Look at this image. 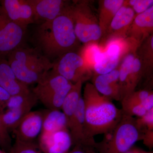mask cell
Returning a JSON list of instances; mask_svg holds the SVG:
<instances>
[{"instance_id": "cell-16", "label": "cell", "mask_w": 153, "mask_h": 153, "mask_svg": "<svg viewBox=\"0 0 153 153\" xmlns=\"http://www.w3.org/2000/svg\"><path fill=\"white\" fill-rule=\"evenodd\" d=\"M0 87L13 96L30 91L28 85L17 79L5 57L0 55Z\"/></svg>"}, {"instance_id": "cell-31", "label": "cell", "mask_w": 153, "mask_h": 153, "mask_svg": "<svg viewBox=\"0 0 153 153\" xmlns=\"http://www.w3.org/2000/svg\"><path fill=\"white\" fill-rule=\"evenodd\" d=\"M10 97L7 91L0 87V113L4 111L7 108V103Z\"/></svg>"}, {"instance_id": "cell-11", "label": "cell", "mask_w": 153, "mask_h": 153, "mask_svg": "<svg viewBox=\"0 0 153 153\" xmlns=\"http://www.w3.org/2000/svg\"><path fill=\"white\" fill-rule=\"evenodd\" d=\"M136 15L130 7L123 4L113 19L105 38V44L115 39L126 38L127 33Z\"/></svg>"}, {"instance_id": "cell-23", "label": "cell", "mask_w": 153, "mask_h": 153, "mask_svg": "<svg viewBox=\"0 0 153 153\" xmlns=\"http://www.w3.org/2000/svg\"><path fill=\"white\" fill-rule=\"evenodd\" d=\"M143 77L140 62L136 55L128 76L123 91L122 100L126 96L135 91L136 88Z\"/></svg>"}, {"instance_id": "cell-32", "label": "cell", "mask_w": 153, "mask_h": 153, "mask_svg": "<svg viewBox=\"0 0 153 153\" xmlns=\"http://www.w3.org/2000/svg\"><path fill=\"white\" fill-rule=\"evenodd\" d=\"M141 105L147 111L153 109V92L142 102Z\"/></svg>"}, {"instance_id": "cell-7", "label": "cell", "mask_w": 153, "mask_h": 153, "mask_svg": "<svg viewBox=\"0 0 153 153\" xmlns=\"http://www.w3.org/2000/svg\"><path fill=\"white\" fill-rule=\"evenodd\" d=\"M27 29L12 21L0 5V55L6 57L22 47Z\"/></svg>"}, {"instance_id": "cell-13", "label": "cell", "mask_w": 153, "mask_h": 153, "mask_svg": "<svg viewBox=\"0 0 153 153\" xmlns=\"http://www.w3.org/2000/svg\"><path fill=\"white\" fill-rule=\"evenodd\" d=\"M71 82L52 69L44 73L32 91L41 101Z\"/></svg>"}, {"instance_id": "cell-28", "label": "cell", "mask_w": 153, "mask_h": 153, "mask_svg": "<svg viewBox=\"0 0 153 153\" xmlns=\"http://www.w3.org/2000/svg\"><path fill=\"white\" fill-rule=\"evenodd\" d=\"M123 4L133 9L136 16L145 12L153 6V0H130L124 1Z\"/></svg>"}, {"instance_id": "cell-14", "label": "cell", "mask_w": 153, "mask_h": 153, "mask_svg": "<svg viewBox=\"0 0 153 153\" xmlns=\"http://www.w3.org/2000/svg\"><path fill=\"white\" fill-rule=\"evenodd\" d=\"M33 7L36 22L38 20L51 21L60 15L68 4L63 0H29Z\"/></svg>"}, {"instance_id": "cell-5", "label": "cell", "mask_w": 153, "mask_h": 153, "mask_svg": "<svg viewBox=\"0 0 153 153\" xmlns=\"http://www.w3.org/2000/svg\"><path fill=\"white\" fill-rule=\"evenodd\" d=\"M108 140V153H125L131 149L140 138V127L131 116L123 114Z\"/></svg>"}, {"instance_id": "cell-18", "label": "cell", "mask_w": 153, "mask_h": 153, "mask_svg": "<svg viewBox=\"0 0 153 153\" xmlns=\"http://www.w3.org/2000/svg\"><path fill=\"white\" fill-rule=\"evenodd\" d=\"M124 0L99 1V25L104 37L115 15L123 4Z\"/></svg>"}, {"instance_id": "cell-25", "label": "cell", "mask_w": 153, "mask_h": 153, "mask_svg": "<svg viewBox=\"0 0 153 153\" xmlns=\"http://www.w3.org/2000/svg\"><path fill=\"white\" fill-rule=\"evenodd\" d=\"M78 53L92 70L93 66L101 57L102 52L97 43H92L85 44Z\"/></svg>"}, {"instance_id": "cell-4", "label": "cell", "mask_w": 153, "mask_h": 153, "mask_svg": "<svg viewBox=\"0 0 153 153\" xmlns=\"http://www.w3.org/2000/svg\"><path fill=\"white\" fill-rule=\"evenodd\" d=\"M68 8L75 35L80 43H97L102 37L98 19L90 6V1H73Z\"/></svg>"}, {"instance_id": "cell-34", "label": "cell", "mask_w": 153, "mask_h": 153, "mask_svg": "<svg viewBox=\"0 0 153 153\" xmlns=\"http://www.w3.org/2000/svg\"><path fill=\"white\" fill-rule=\"evenodd\" d=\"M125 153H143L137 149H130Z\"/></svg>"}, {"instance_id": "cell-20", "label": "cell", "mask_w": 153, "mask_h": 153, "mask_svg": "<svg viewBox=\"0 0 153 153\" xmlns=\"http://www.w3.org/2000/svg\"><path fill=\"white\" fill-rule=\"evenodd\" d=\"M42 111L43 121L41 132L52 133L68 129V120L63 111L48 109Z\"/></svg>"}, {"instance_id": "cell-19", "label": "cell", "mask_w": 153, "mask_h": 153, "mask_svg": "<svg viewBox=\"0 0 153 153\" xmlns=\"http://www.w3.org/2000/svg\"><path fill=\"white\" fill-rule=\"evenodd\" d=\"M136 55L140 62L143 77L151 78L153 69V34L138 47Z\"/></svg>"}, {"instance_id": "cell-3", "label": "cell", "mask_w": 153, "mask_h": 153, "mask_svg": "<svg viewBox=\"0 0 153 153\" xmlns=\"http://www.w3.org/2000/svg\"><path fill=\"white\" fill-rule=\"evenodd\" d=\"M7 59L17 79L27 85L37 83L54 63L35 49L21 47L9 53Z\"/></svg>"}, {"instance_id": "cell-6", "label": "cell", "mask_w": 153, "mask_h": 153, "mask_svg": "<svg viewBox=\"0 0 153 153\" xmlns=\"http://www.w3.org/2000/svg\"><path fill=\"white\" fill-rule=\"evenodd\" d=\"M53 63L52 70L73 84L87 80L92 70L78 52L66 53Z\"/></svg>"}, {"instance_id": "cell-9", "label": "cell", "mask_w": 153, "mask_h": 153, "mask_svg": "<svg viewBox=\"0 0 153 153\" xmlns=\"http://www.w3.org/2000/svg\"><path fill=\"white\" fill-rule=\"evenodd\" d=\"M0 5L12 21L27 28L36 22L33 7L29 0H2Z\"/></svg>"}, {"instance_id": "cell-2", "label": "cell", "mask_w": 153, "mask_h": 153, "mask_svg": "<svg viewBox=\"0 0 153 153\" xmlns=\"http://www.w3.org/2000/svg\"><path fill=\"white\" fill-rule=\"evenodd\" d=\"M82 98L85 108V133L88 139L91 140L96 135L113 130L123 114L110 99L100 94L90 82L85 85Z\"/></svg>"}, {"instance_id": "cell-27", "label": "cell", "mask_w": 153, "mask_h": 153, "mask_svg": "<svg viewBox=\"0 0 153 153\" xmlns=\"http://www.w3.org/2000/svg\"><path fill=\"white\" fill-rule=\"evenodd\" d=\"M9 153H43L33 142H24L16 140Z\"/></svg>"}, {"instance_id": "cell-1", "label": "cell", "mask_w": 153, "mask_h": 153, "mask_svg": "<svg viewBox=\"0 0 153 153\" xmlns=\"http://www.w3.org/2000/svg\"><path fill=\"white\" fill-rule=\"evenodd\" d=\"M69 3L56 19L38 25L33 34L36 49L53 62L66 53L79 52L82 47L74 32Z\"/></svg>"}, {"instance_id": "cell-33", "label": "cell", "mask_w": 153, "mask_h": 153, "mask_svg": "<svg viewBox=\"0 0 153 153\" xmlns=\"http://www.w3.org/2000/svg\"><path fill=\"white\" fill-rule=\"evenodd\" d=\"M68 153H85L82 150L80 149L78 146H76L73 150L69 152Z\"/></svg>"}, {"instance_id": "cell-22", "label": "cell", "mask_w": 153, "mask_h": 153, "mask_svg": "<svg viewBox=\"0 0 153 153\" xmlns=\"http://www.w3.org/2000/svg\"><path fill=\"white\" fill-rule=\"evenodd\" d=\"M82 81L74 83L65 99L61 109L67 117L68 121L72 116L78 106L79 100L82 97Z\"/></svg>"}, {"instance_id": "cell-24", "label": "cell", "mask_w": 153, "mask_h": 153, "mask_svg": "<svg viewBox=\"0 0 153 153\" xmlns=\"http://www.w3.org/2000/svg\"><path fill=\"white\" fill-rule=\"evenodd\" d=\"M73 83L68 84L63 88L52 94L46 98L41 100L44 106L49 110H59L62 108L66 95L70 90Z\"/></svg>"}, {"instance_id": "cell-8", "label": "cell", "mask_w": 153, "mask_h": 153, "mask_svg": "<svg viewBox=\"0 0 153 153\" xmlns=\"http://www.w3.org/2000/svg\"><path fill=\"white\" fill-rule=\"evenodd\" d=\"M153 34V6L142 13L136 15L130 26L126 38L134 49Z\"/></svg>"}, {"instance_id": "cell-15", "label": "cell", "mask_w": 153, "mask_h": 153, "mask_svg": "<svg viewBox=\"0 0 153 153\" xmlns=\"http://www.w3.org/2000/svg\"><path fill=\"white\" fill-rule=\"evenodd\" d=\"M118 67L107 74L96 75L93 85L102 95L117 100L122 99L120 85L119 83Z\"/></svg>"}, {"instance_id": "cell-29", "label": "cell", "mask_w": 153, "mask_h": 153, "mask_svg": "<svg viewBox=\"0 0 153 153\" xmlns=\"http://www.w3.org/2000/svg\"><path fill=\"white\" fill-rule=\"evenodd\" d=\"M0 139L4 144L7 150L10 151L12 145H11V138L10 133L2 123L0 119Z\"/></svg>"}, {"instance_id": "cell-26", "label": "cell", "mask_w": 153, "mask_h": 153, "mask_svg": "<svg viewBox=\"0 0 153 153\" xmlns=\"http://www.w3.org/2000/svg\"><path fill=\"white\" fill-rule=\"evenodd\" d=\"M38 99L33 91H30L26 93L11 96L7 103V109H13L33 105H35Z\"/></svg>"}, {"instance_id": "cell-21", "label": "cell", "mask_w": 153, "mask_h": 153, "mask_svg": "<svg viewBox=\"0 0 153 153\" xmlns=\"http://www.w3.org/2000/svg\"><path fill=\"white\" fill-rule=\"evenodd\" d=\"M33 105L7 109L0 113V119L8 131L13 132L34 107Z\"/></svg>"}, {"instance_id": "cell-35", "label": "cell", "mask_w": 153, "mask_h": 153, "mask_svg": "<svg viewBox=\"0 0 153 153\" xmlns=\"http://www.w3.org/2000/svg\"><path fill=\"white\" fill-rule=\"evenodd\" d=\"M0 146L2 148L4 151L7 150L4 144V143L1 140V139H0Z\"/></svg>"}, {"instance_id": "cell-17", "label": "cell", "mask_w": 153, "mask_h": 153, "mask_svg": "<svg viewBox=\"0 0 153 153\" xmlns=\"http://www.w3.org/2000/svg\"><path fill=\"white\" fill-rule=\"evenodd\" d=\"M68 128L72 143L80 144L88 140L85 133V108L82 97L74 114L68 121Z\"/></svg>"}, {"instance_id": "cell-36", "label": "cell", "mask_w": 153, "mask_h": 153, "mask_svg": "<svg viewBox=\"0 0 153 153\" xmlns=\"http://www.w3.org/2000/svg\"><path fill=\"white\" fill-rule=\"evenodd\" d=\"M0 153H7L5 151H4V150L0 149Z\"/></svg>"}, {"instance_id": "cell-30", "label": "cell", "mask_w": 153, "mask_h": 153, "mask_svg": "<svg viewBox=\"0 0 153 153\" xmlns=\"http://www.w3.org/2000/svg\"><path fill=\"white\" fill-rule=\"evenodd\" d=\"M153 109L147 111L146 114L137 121L138 125L140 126L146 125L147 126L149 130H152L153 129Z\"/></svg>"}, {"instance_id": "cell-12", "label": "cell", "mask_w": 153, "mask_h": 153, "mask_svg": "<svg viewBox=\"0 0 153 153\" xmlns=\"http://www.w3.org/2000/svg\"><path fill=\"white\" fill-rule=\"evenodd\" d=\"M43 121V111H30L13 131L16 140L33 142L41 134Z\"/></svg>"}, {"instance_id": "cell-10", "label": "cell", "mask_w": 153, "mask_h": 153, "mask_svg": "<svg viewBox=\"0 0 153 153\" xmlns=\"http://www.w3.org/2000/svg\"><path fill=\"white\" fill-rule=\"evenodd\" d=\"M68 129L52 133L41 132L38 147L43 153H68L72 145Z\"/></svg>"}]
</instances>
